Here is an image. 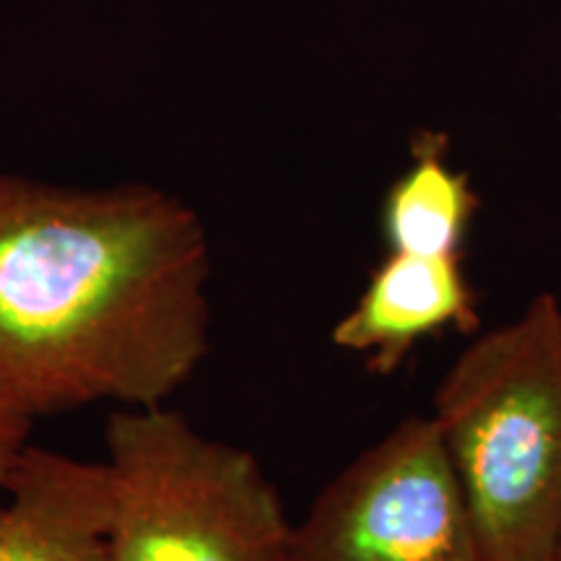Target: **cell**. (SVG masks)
I'll use <instances>...</instances> for the list:
<instances>
[{"instance_id":"3","label":"cell","mask_w":561,"mask_h":561,"mask_svg":"<svg viewBox=\"0 0 561 561\" xmlns=\"http://www.w3.org/2000/svg\"><path fill=\"white\" fill-rule=\"evenodd\" d=\"M104 445V561H286L294 525L250 450L164 403L112 411Z\"/></svg>"},{"instance_id":"5","label":"cell","mask_w":561,"mask_h":561,"mask_svg":"<svg viewBox=\"0 0 561 561\" xmlns=\"http://www.w3.org/2000/svg\"><path fill=\"white\" fill-rule=\"evenodd\" d=\"M479 322V294L462 268V255L388 250L356 305L335 322L331 341L359 354L371 375L388 377L421 341L447 331L473 333Z\"/></svg>"},{"instance_id":"8","label":"cell","mask_w":561,"mask_h":561,"mask_svg":"<svg viewBox=\"0 0 561 561\" xmlns=\"http://www.w3.org/2000/svg\"><path fill=\"white\" fill-rule=\"evenodd\" d=\"M32 424L34 419L16 411L5 401H0V486H3V481L16 468V462L26 447L32 445Z\"/></svg>"},{"instance_id":"9","label":"cell","mask_w":561,"mask_h":561,"mask_svg":"<svg viewBox=\"0 0 561 561\" xmlns=\"http://www.w3.org/2000/svg\"><path fill=\"white\" fill-rule=\"evenodd\" d=\"M551 561H561V530H559L557 546H553V557H551Z\"/></svg>"},{"instance_id":"1","label":"cell","mask_w":561,"mask_h":561,"mask_svg":"<svg viewBox=\"0 0 561 561\" xmlns=\"http://www.w3.org/2000/svg\"><path fill=\"white\" fill-rule=\"evenodd\" d=\"M208 280L198 214L157 187L0 178V401L167 403L210 351Z\"/></svg>"},{"instance_id":"2","label":"cell","mask_w":561,"mask_h":561,"mask_svg":"<svg viewBox=\"0 0 561 561\" xmlns=\"http://www.w3.org/2000/svg\"><path fill=\"white\" fill-rule=\"evenodd\" d=\"M430 419L483 561H551L561 530V301L538 294L468 343Z\"/></svg>"},{"instance_id":"4","label":"cell","mask_w":561,"mask_h":561,"mask_svg":"<svg viewBox=\"0 0 561 561\" xmlns=\"http://www.w3.org/2000/svg\"><path fill=\"white\" fill-rule=\"evenodd\" d=\"M286 561H483L430 416H409L320 491Z\"/></svg>"},{"instance_id":"6","label":"cell","mask_w":561,"mask_h":561,"mask_svg":"<svg viewBox=\"0 0 561 561\" xmlns=\"http://www.w3.org/2000/svg\"><path fill=\"white\" fill-rule=\"evenodd\" d=\"M0 491V561H104V462L30 445Z\"/></svg>"},{"instance_id":"7","label":"cell","mask_w":561,"mask_h":561,"mask_svg":"<svg viewBox=\"0 0 561 561\" xmlns=\"http://www.w3.org/2000/svg\"><path fill=\"white\" fill-rule=\"evenodd\" d=\"M447 153V133H413L409 170L382 201V237L390 252L462 255L481 201L468 172L455 170Z\"/></svg>"}]
</instances>
